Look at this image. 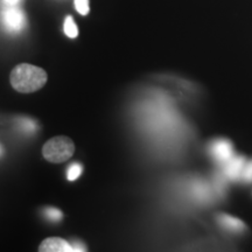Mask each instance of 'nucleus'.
I'll list each match as a JSON object with an SVG mask.
<instances>
[{
    "label": "nucleus",
    "instance_id": "dca6fc26",
    "mask_svg": "<svg viewBox=\"0 0 252 252\" xmlns=\"http://www.w3.org/2000/svg\"><path fill=\"white\" fill-rule=\"evenodd\" d=\"M0 153H1V149H0Z\"/></svg>",
    "mask_w": 252,
    "mask_h": 252
},
{
    "label": "nucleus",
    "instance_id": "ddd939ff",
    "mask_svg": "<svg viewBox=\"0 0 252 252\" xmlns=\"http://www.w3.org/2000/svg\"><path fill=\"white\" fill-rule=\"evenodd\" d=\"M242 179L245 182H251L252 181V160L250 162H248L247 165H244L243 172H242Z\"/></svg>",
    "mask_w": 252,
    "mask_h": 252
},
{
    "label": "nucleus",
    "instance_id": "6e6552de",
    "mask_svg": "<svg viewBox=\"0 0 252 252\" xmlns=\"http://www.w3.org/2000/svg\"><path fill=\"white\" fill-rule=\"evenodd\" d=\"M63 31H64V34L70 39H75L78 35V28L75 24L74 18L71 15H68L67 18L64 19V24H63Z\"/></svg>",
    "mask_w": 252,
    "mask_h": 252
},
{
    "label": "nucleus",
    "instance_id": "7ed1b4c3",
    "mask_svg": "<svg viewBox=\"0 0 252 252\" xmlns=\"http://www.w3.org/2000/svg\"><path fill=\"white\" fill-rule=\"evenodd\" d=\"M2 21L6 30L19 33L26 27V15L17 6H7L2 13Z\"/></svg>",
    "mask_w": 252,
    "mask_h": 252
},
{
    "label": "nucleus",
    "instance_id": "20e7f679",
    "mask_svg": "<svg viewBox=\"0 0 252 252\" xmlns=\"http://www.w3.org/2000/svg\"><path fill=\"white\" fill-rule=\"evenodd\" d=\"M40 252H74L71 243L60 237H48L41 242Z\"/></svg>",
    "mask_w": 252,
    "mask_h": 252
},
{
    "label": "nucleus",
    "instance_id": "9b49d317",
    "mask_svg": "<svg viewBox=\"0 0 252 252\" xmlns=\"http://www.w3.org/2000/svg\"><path fill=\"white\" fill-rule=\"evenodd\" d=\"M75 8L81 15H87L90 11L89 0H74Z\"/></svg>",
    "mask_w": 252,
    "mask_h": 252
},
{
    "label": "nucleus",
    "instance_id": "f257e3e1",
    "mask_svg": "<svg viewBox=\"0 0 252 252\" xmlns=\"http://www.w3.org/2000/svg\"><path fill=\"white\" fill-rule=\"evenodd\" d=\"M48 76L42 68L30 63H20L15 65L9 75V82L14 90L21 94H31L42 89Z\"/></svg>",
    "mask_w": 252,
    "mask_h": 252
},
{
    "label": "nucleus",
    "instance_id": "39448f33",
    "mask_svg": "<svg viewBox=\"0 0 252 252\" xmlns=\"http://www.w3.org/2000/svg\"><path fill=\"white\" fill-rule=\"evenodd\" d=\"M212 153L219 161L226 162L232 158V145L226 140H219L215 141L212 145Z\"/></svg>",
    "mask_w": 252,
    "mask_h": 252
},
{
    "label": "nucleus",
    "instance_id": "423d86ee",
    "mask_svg": "<svg viewBox=\"0 0 252 252\" xmlns=\"http://www.w3.org/2000/svg\"><path fill=\"white\" fill-rule=\"evenodd\" d=\"M217 222L220 223V226L234 232H242L247 229V225L243 220L237 219V217L226 215V214H220L217 216Z\"/></svg>",
    "mask_w": 252,
    "mask_h": 252
},
{
    "label": "nucleus",
    "instance_id": "4468645a",
    "mask_svg": "<svg viewBox=\"0 0 252 252\" xmlns=\"http://www.w3.org/2000/svg\"><path fill=\"white\" fill-rule=\"evenodd\" d=\"M72 248H74V252L75 251H87L86 249V245H84L83 243H81V242L78 241H74V242H70Z\"/></svg>",
    "mask_w": 252,
    "mask_h": 252
},
{
    "label": "nucleus",
    "instance_id": "f03ea898",
    "mask_svg": "<svg viewBox=\"0 0 252 252\" xmlns=\"http://www.w3.org/2000/svg\"><path fill=\"white\" fill-rule=\"evenodd\" d=\"M75 145L70 138L58 135L52 138L42 147V156L52 163H62L74 156Z\"/></svg>",
    "mask_w": 252,
    "mask_h": 252
},
{
    "label": "nucleus",
    "instance_id": "9d476101",
    "mask_svg": "<svg viewBox=\"0 0 252 252\" xmlns=\"http://www.w3.org/2000/svg\"><path fill=\"white\" fill-rule=\"evenodd\" d=\"M43 215L47 220H52V222H59V220H62L63 214L61 210L56 209V208H46L43 210Z\"/></svg>",
    "mask_w": 252,
    "mask_h": 252
},
{
    "label": "nucleus",
    "instance_id": "0eeeda50",
    "mask_svg": "<svg viewBox=\"0 0 252 252\" xmlns=\"http://www.w3.org/2000/svg\"><path fill=\"white\" fill-rule=\"evenodd\" d=\"M226 165V174L231 178H238V176H242V172H243L244 168V158H235L234 160L230 159Z\"/></svg>",
    "mask_w": 252,
    "mask_h": 252
},
{
    "label": "nucleus",
    "instance_id": "1a4fd4ad",
    "mask_svg": "<svg viewBox=\"0 0 252 252\" xmlns=\"http://www.w3.org/2000/svg\"><path fill=\"white\" fill-rule=\"evenodd\" d=\"M82 171H83V167H82L81 163L74 162L72 165L69 166L68 172H67V179L69 181L77 180L82 174Z\"/></svg>",
    "mask_w": 252,
    "mask_h": 252
},
{
    "label": "nucleus",
    "instance_id": "f8f14e48",
    "mask_svg": "<svg viewBox=\"0 0 252 252\" xmlns=\"http://www.w3.org/2000/svg\"><path fill=\"white\" fill-rule=\"evenodd\" d=\"M19 126H21L28 133H32L36 130V123L31 118H21L19 121Z\"/></svg>",
    "mask_w": 252,
    "mask_h": 252
},
{
    "label": "nucleus",
    "instance_id": "2eb2a0df",
    "mask_svg": "<svg viewBox=\"0 0 252 252\" xmlns=\"http://www.w3.org/2000/svg\"><path fill=\"white\" fill-rule=\"evenodd\" d=\"M4 1L7 6H17L20 2V0H4Z\"/></svg>",
    "mask_w": 252,
    "mask_h": 252
}]
</instances>
